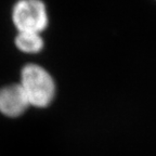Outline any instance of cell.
Masks as SVG:
<instances>
[{"label": "cell", "instance_id": "obj_4", "mask_svg": "<svg viewBox=\"0 0 156 156\" xmlns=\"http://www.w3.org/2000/svg\"><path fill=\"white\" fill-rule=\"evenodd\" d=\"M15 46L24 53H37L44 48V39L37 33H17Z\"/></svg>", "mask_w": 156, "mask_h": 156}, {"label": "cell", "instance_id": "obj_3", "mask_svg": "<svg viewBox=\"0 0 156 156\" xmlns=\"http://www.w3.org/2000/svg\"><path fill=\"white\" fill-rule=\"evenodd\" d=\"M30 106L20 83H12L0 89V113L8 117L22 115Z\"/></svg>", "mask_w": 156, "mask_h": 156}, {"label": "cell", "instance_id": "obj_1", "mask_svg": "<svg viewBox=\"0 0 156 156\" xmlns=\"http://www.w3.org/2000/svg\"><path fill=\"white\" fill-rule=\"evenodd\" d=\"M30 106L46 107L55 94V83L52 76L41 66L28 64L21 73L20 83Z\"/></svg>", "mask_w": 156, "mask_h": 156}, {"label": "cell", "instance_id": "obj_2", "mask_svg": "<svg viewBox=\"0 0 156 156\" xmlns=\"http://www.w3.org/2000/svg\"><path fill=\"white\" fill-rule=\"evenodd\" d=\"M12 21L19 33H40L48 25L46 5L39 0H22L14 5Z\"/></svg>", "mask_w": 156, "mask_h": 156}]
</instances>
